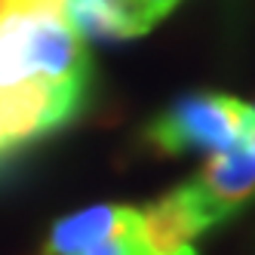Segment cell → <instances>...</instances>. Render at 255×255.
Returning a JSON list of instances; mask_svg holds the SVG:
<instances>
[{"mask_svg":"<svg viewBox=\"0 0 255 255\" xmlns=\"http://www.w3.org/2000/svg\"><path fill=\"white\" fill-rule=\"evenodd\" d=\"M86 43L59 15L9 12L0 22V89L28 80L52 83H89Z\"/></svg>","mask_w":255,"mask_h":255,"instance_id":"cell-1","label":"cell"},{"mask_svg":"<svg viewBox=\"0 0 255 255\" xmlns=\"http://www.w3.org/2000/svg\"><path fill=\"white\" fill-rule=\"evenodd\" d=\"M144 141L160 157L255 148V108L225 93H191L151 120Z\"/></svg>","mask_w":255,"mask_h":255,"instance_id":"cell-2","label":"cell"},{"mask_svg":"<svg viewBox=\"0 0 255 255\" xmlns=\"http://www.w3.org/2000/svg\"><path fill=\"white\" fill-rule=\"evenodd\" d=\"M89 83L28 80L0 89V166L19 157L28 144L65 129L77 120Z\"/></svg>","mask_w":255,"mask_h":255,"instance_id":"cell-3","label":"cell"},{"mask_svg":"<svg viewBox=\"0 0 255 255\" xmlns=\"http://www.w3.org/2000/svg\"><path fill=\"white\" fill-rule=\"evenodd\" d=\"M43 255H151L141 240V212L132 206H93L52 225Z\"/></svg>","mask_w":255,"mask_h":255,"instance_id":"cell-4","label":"cell"},{"mask_svg":"<svg viewBox=\"0 0 255 255\" xmlns=\"http://www.w3.org/2000/svg\"><path fill=\"white\" fill-rule=\"evenodd\" d=\"M188 191L197 200L206 225H222L228 215L243 209L255 197V151L234 148L225 154H212L197 178L188 181Z\"/></svg>","mask_w":255,"mask_h":255,"instance_id":"cell-5","label":"cell"},{"mask_svg":"<svg viewBox=\"0 0 255 255\" xmlns=\"http://www.w3.org/2000/svg\"><path fill=\"white\" fill-rule=\"evenodd\" d=\"M209 225L188 185L169 191L141 212V240L151 255H197V237Z\"/></svg>","mask_w":255,"mask_h":255,"instance_id":"cell-6","label":"cell"},{"mask_svg":"<svg viewBox=\"0 0 255 255\" xmlns=\"http://www.w3.org/2000/svg\"><path fill=\"white\" fill-rule=\"evenodd\" d=\"M68 22L80 40H129L144 34L126 3L108 0H68Z\"/></svg>","mask_w":255,"mask_h":255,"instance_id":"cell-7","label":"cell"},{"mask_svg":"<svg viewBox=\"0 0 255 255\" xmlns=\"http://www.w3.org/2000/svg\"><path fill=\"white\" fill-rule=\"evenodd\" d=\"M123 3H126V9L132 12V19L148 31L154 22H160L163 15L178 3V0H123Z\"/></svg>","mask_w":255,"mask_h":255,"instance_id":"cell-8","label":"cell"},{"mask_svg":"<svg viewBox=\"0 0 255 255\" xmlns=\"http://www.w3.org/2000/svg\"><path fill=\"white\" fill-rule=\"evenodd\" d=\"M15 12H28V15H59L68 19V0H12Z\"/></svg>","mask_w":255,"mask_h":255,"instance_id":"cell-9","label":"cell"},{"mask_svg":"<svg viewBox=\"0 0 255 255\" xmlns=\"http://www.w3.org/2000/svg\"><path fill=\"white\" fill-rule=\"evenodd\" d=\"M9 12H12V0H0V22H3Z\"/></svg>","mask_w":255,"mask_h":255,"instance_id":"cell-10","label":"cell"},{"mask_svg":"<svg viewBox=\"0 0 255 255\" xmlns=\"http://www.w3.org/2000/svg\"><path fill=\"white\" fill-rule=\"evenodd\" d=\"M108 3H123V0H108Z\"/></svg>","mask_w":255,"mask_h":255,"instance_id":"cell-11","label":"cell"}]
</instances>
